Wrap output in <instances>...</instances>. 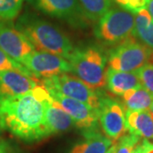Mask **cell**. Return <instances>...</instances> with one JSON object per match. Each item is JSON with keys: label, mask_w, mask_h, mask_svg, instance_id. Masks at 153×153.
<instances>
[{"label": "cell", "mask_w": 153, "mask_h": 153, "mask_svg": "<svg viewBox=\"0 0 153 153\" xmlns=\"http://www.w3.org/2000/svg\"><path fill=\"white\" fill-rule=\"evenodd\" d=\"M22 65L36 78H47L71 71V65L66 59L44 51L35 50L22 61Z\"/></svg>", "instance_id": "cell-7"}, {"label": "cell", "mask_w": 153, "mask_h": 153, "mask_svg": "<svg viewBox=\"0 0 153 153\" xmlns=\"http://www.w3.org/2000/svg\"><path fill=\"white\" fill-rule=\"evenodd\" d=\"M150 111H152V113L153 114V101H152V105H151V108H150Z\"/></svg>", "instance_id": "cell-28"}, {"label": "cell", "mask_w": 153, "mask_h": 153, "mask_svg": "<svg viewBox=\"0 0 153 153\" xmlns=\"http://www.w3.org/2000/svg\"><path fill=\"white\" fill-rule=\"evenodd\" d=\"M67 60L74 73L86 85L94 90L106 85V60L96 47L73 49Z\"/></svg>", "instance_id": "cell-3"}, {"label": "cell", "mask_w": 153, "mask_h": 153, "mask_svg": "<svg viewBox=\"0 0 153 153\" xmlns=\"http://www.w3.org/2000/svg\"><path fill=\"white\" fill-rule=\"evenodd\" d=\"M42 84L48 91H55L66 97L74 99L99 111L103 97L93 88L86 85L77 76L69 72L43 78Z\"/></svg>", "instance_id": "cell-5"}, {"label": "cell", "mask_w": 153, "mask_h": 153, "mask_svg": "<svg viewBox=\"0 0 153 153\" xmlns=\"http://www.w3.org/2000/svg\"><path fill=\"white\" fill-rule=\"evenodd\" d=\"M106 86L116 95H123L129 89L142 87L136 71H117L110 67L106 70Z\"/></svg>", "instance_id": "cell-14"}, {"label": "cell", "mask_w": 153, "mask_h": 153, "mask_svg": "<svg viewBox=\"0 0 153 153\" xmlns=\"http://www.w3.org/2000/svg\"><path fill=\"white\" fill-rule=\"evenodd\" d=\"M29 2L45 15L65 20L72 25L82 26L88 22L78 0H29Z\"/></svg>", "instance_id": "cell-10"}, {"label": "cell", "mask_w": 153, "mask_h": 153, "mask_svg": "<svg viewBox=\"0 0 153 153\" xmlns=\"http://www.w3.org/2000/svg\"><path fill=\"white\" fill-rule=\"evenodd\" d=\"M88 21L97 22L111 8V0H78Z\"/></svg>", "instance_id": "cell-19"}, {"label": "cell", "mask_w": 153, "mask_h": 153, "mask_svg": "<svg viewBox=\"0 0 153 153\" xmlns=\"http://www.w3.org/2000/svg\"></svg>", "instance_id": "cell-29"}, {"label": "cell", "mask_w": 153, "mask_h": 153, "mask_svg": "<svg viewBox=\"0 0 153 153\" xmlns=\"http://www.w3.org/2000/svg\"><path fill=\"white\" fill-rule=\"evenodd\" d=\"M23 0H0V20L11 22L22 10Z\"/></svg>", "instance_id": "cell-20"}, {"label": "cell", "mask_w": 153, "mask_h": 153, "mask_svg": "<svg viewBox=\"0 0 153 153\" xmlns=\"http://www.w3.org/2000/svg\"><path fill=\"white\" fill-rule=\"evenodd\" d=\"M152 49L137 41L134 37L117 45L109 54L110 68L123 71H135L149 63Z\"/></svg>", "instance_id": "cell-6"}, {"label": "cell", "mask_w": 153, "mask_h": 153, "mask_svg": "<svg viewBox=\"0 0 153 153\" xmlns=\"http://www.w3.org/2000/svg\"><path fill=\"white\" fill-rule=\"evenodd\" d=\"M116 152V145H115V141L113 143V145L110 147V149L107 151L106 153H115Z\"/></svg>", "instance_id": "cell-27"}, {"label": "cell", "mask_w": 153, "mask_h": 153, "mask_svg": "<svg viewBox=\"0 0 153 153\" xmlns=\"http://www.w3.org/2000/svg\"><path fill=\"white\" fill-rule=\"evenodd\" d=\"M136 71L141 82V86L150 93L153 94V64L147 63Z\"/></svg>", "instance_id": "cell-23"}, {"label": "cell", "mask_w": 153, "mask_h": 153, "mask_svg": "<svg viewBox=\"0 0 153 153\" xmlns=\"http://www.w3.org/2000/svg\"><path fill=\"white\" fill-rule=\"evenodd\" d=\"M122 97L125 111L148 110L151 108L153 101V94L150 93L143 87L129 89Z\"/></svg>", "instance_id": "cell-17"}, {"label": "cell", "mask_w": 153, "mask_h": 153, "mask_svg": "<svg viewBox=\"0 0 153 153\" xmlns=\"http://www.w3.org/2000/svg\"><path fill=\"white\" fill-rule=\"evenodd\" d=\"M45 122L49 135L65 132L75 125L71 117L60 107L54 99L49 102L46 108Z\"/></svg>", "instance_id": "cell-15"}, {"label": "cell", "mask_w": 153, "mask_h": 153, "mask_svg": "<svg viewBox=\"0 0 153 153\" xmlns=\"http://www.w3.org/2000/svg\"><path fill=\"white\" fill-rule=\"evenodd\" d=\"M8 70L20 71L26 73V74H28L30 76H33L32 73L23 65H22L21 63H19L18 61L15 60L14 59H12L10 56H9L3 50L0 49V71H8Z\"/></svg>", "instance_id": "cell-22"}, {"label": "cell", "mask_w": 153, "mask_h": 153, "mask_svg": "<svg viewBox=\"0 0 153 153\" xmlns=\"http://www.w3.org/2000/svg\"><path fill=\"white\" fill-rule=\"evenodd\" d=\"M146 8H147V11L149 12L152 19L153 20V0L146 1Z\"/></svg>", "instance_id": "cell-26"}, {"label": "cell", "mask_w": 153, "mask_h": 153, "mask_svg": "<svg viewBox=\"0 0 153 153\" xmlns=\"http://www.w3.org/2000/svg\"><path fill=\"white\" fill-rule=\"evenodd\" d=\"M134 37L153 50V20L146 9H143L136 13Z\"/></svg>", "instance_id": "cell-18"}, {"label": "cell", "mask_w": 153, "mask_h": 153, "mask_svg": "<svg viewBox=\"0 0 153 153\" xmlns=\"http://www.w3.org/2000/svg\"><path fill=\"white\" fill-rule=\"evenodd\" d=\"M121 8L129 11L133 14H136L139 11L146 8L147 0H112Z\"/></svg>", "instance_id": "cell-24"}, {"label": "cell", "mask_w": 153, "mask_h": 153, "mask_svg": "<svg viewBox=\"0 0 153 153\" xmlns=\"http://www.w3.org/2000/svg\"><path fill=\"white\" fill-rule=\"evenodd\" d=\"M49 92L52 98L71 117L77 128L85 130L96 128L99 121V111L58 92Z\"/></svg>", "instance_id": "cell-11"}, {"label": "cell", "mask_w": 153, "mask_h": 153, "mask_svg": "<svg viewBox=\"0 0 153 153\" xmlns=\"http://www.w3.org/2000/svg\"><path fill=\"white\" fill-rule=\"evenodd\" d=\"M38 85L37 78L15 70L0 71V101L27 93Z\"/></svg>", "instance_id": "cell-12"}, {"label": "cell", "mask_w": 153, "mask_h": 153, "mask_svg": "<svg viewBox=\"0 0 153 153\" xmlns=\"http://www.w3.org/2000/svg\"><path fill=\"white\" fill-rule=\"evenodd\" d=\"M128 133L153 142V114L151 111H125Z\"/></svg>", "instance_id": "cell-13"}, {"label": "cell", "mask_w": 153, "mask_h": 153, "mask_svg": "<svg viewBox=\"0 0 153 153\" xmlns=\"http://www.w3.org/2000/svg\"><path fill=\"white\" fill-rule=\"evenodd\" d=\"M0 153H12L10 146L4 140H0Z\"/></svg>", "instance_id": "cell-25"}, {"label": "cell", "mask_w": 153, "mask_h": 153, "mask_svg": "<svg viewBox=\"0 0 153 153\" xmlns=\"http://www.w3.org/2000/svg\"><path fill=\"white\" fill-rule=\"evenodd\" d=\"M16 28L37 51L49 52L67 60L74 49L69 38L60 29L33 14H25L20 17Z\"/></svg>", "instance_id": "cell-2"}, {"label": "cell", "mask_w": 153, "mask_h": 153, "mask_svg": "<svg viewBox=\"0 0 153 153\" xmlns=\"http://www.w3.org/2000/svg\"><path fill=\"white\" fill-rule=\"evenodd\" d=\"M141 139L142 138L138 135L132 134L130 133H126L118 140L115 141V145H116L115 153H133L135 146Z\"/></svg>", "instance_id": "cell-21"}, {"label": "cell", "mask_w": 153, "mask_h": 153, "mask_svg": "<svg viewBox=\"0 0 153 153\" xmlns=\"http://www.w3.org/2000/svg\"><path fill=\"white\" fill-rule=\"evenodd\" d=\"M134 16L123 8H111L94 28V34L106 45H118L134 37Z\"/></svg>", "instance_id": "cell-4"}, {"label": "cell", "mask_w": 153, "mask_h": 153, "mask_svg": "<svg viewBox=\"0 0 153 153\" xmlns=\"http://www.w3.org/2000/svg\"><path fill=\"white\" fill-rule=\"evenodd\" d=\"M53 100L43 84L29 92L0 101V128L26 141L49 136L45 112Z\"/></svg>", "instance_id": "cell-1"}, {"label": "cell", "mask_w": 153, "mask_h": 153, "mask_svg": "<svg viewBox=\"0 0 153 153\" xmlns=\"http://www.w3.org/2000/svg\"><path fill=\"white\" fill-rule=\"evenodd\" d=\"M0 49L22 64L35 51L27 37L10 22L0 20Z\"/></svg>", "instance_id": "cell-9"}, {"label": "cell", "mask_w": 153, "mask_h": 153, "mask_svg": "<svg viewBox=\"0 0 153 153\" xmlns=\"http://www.w3.org/2000/svg\"><path fill=\"white\" fill-rule=\"evenodd\" d=\"M84 136L86 140L76 144L69 153H106L114 143L96 128L85 130Z\"/></svg>", "instance_id": "cell-16"}, {"label": "cell", "mask_w": 153, "mask_h": 153, "mask_svg": "<svg viewBox=\"0 0 153 153\" xmlns=\"http://www.w3.org/2000/svg\"><path fill=\"white\" fill-rule=\"evenodd\" d=\"M99 122L105 136L117 141L127 133L125 110L111 98H104L99 109Z\"/></svg>", "instance_id": "cell-8"}]
</instances>
